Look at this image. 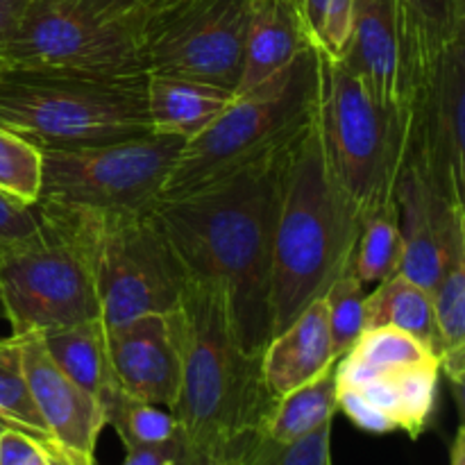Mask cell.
<instances>
[{"mask_svg": "<svg viewBox=\"0 0 465 465\" xmlns=\"http://www.w3.org/2000/svg\"><path fill=\"white\" fill-rule=\"evenodd\" d=\"M393 3L400 30V107L409 121L448 45L465 35V0Z\"/></svg>", "mask_w": 465, "mask_h": 465, "instance_id": "17", "label": "cell"}, {"mask_svg": "<svg viewBox=\"0 0 465 465\" xmlns=\"http://www.w3.org/2000/svg\"><path fill=\"white\" fill-rule=\"evenodd\" d=\"M68 3L100 18H130L139 9L141 0H68Z\"/></svg>", "mask_w": 465, "mask_h": 465, "instance_id": "36", "label": "cell"}, {"mask_svg": "<svg viewBox=\"0 0 465 465\" xmlns=\"http://www.w3.org/2000/svg\"><path fill=\"white\" fill-rule=\"evenodd\" d=\"M307 45L312 41L304 35L295 0H250L236 95L284 71Z\"/></svg>", "mask_w": 465, "mask_h": 465, "instance_id": "20", "label": "cell"}, {"mask_svg": "<svg viewBox=\"0 0 465 465\" xmlns=\"http://www.w3.org/2000/svg\"><path fill=\"white\" fill-rule=\"evenodd\" d=\"M184 3H193V0H141L139 9L134 12V18L136 23H139V18L150 16V14L154 12H162V9L175 7V5H184Z\"/></svg>", "mask_w": 465, "mask_h": 465, "instance_id": "39", "label": "cell"}, {"mask_svg": "<svg viewBox=\"0 0 465 465\" xmlns=\"http://www.w3.org/2000/svg\"><path fill=\"white\" fill-rule=\"evenodd\" d=\"M439 381V361L377 372L361 384L336 389V404L359 430L371 434L404 431L418 439L434 416Z\"/></svg>", "mask_w": 465, "mask_h": 465, "instance_id": "15", "label": "cell"}, {"mask_svg": "<svg viewBox=\"0 0 465 465\" xmlns=\"http://www.w3.org/2000/svg\"><path fill=\"white\" fill-rule=\"evenodd\" d=\"M53 361L75 381L77 386L94 395L100 407L121 391L107 352V327L103 318L75 322L39 331ZM104 413V411H103Z\"/></svg>", "mask_w": 465, "mask_h": 465, "instance_id": "23", "label": "cell"}, {"mask_svg": "<svg viewBox=\"0 0 465 465\" xmlns=\"http://www.w3.org/2000/svg\"><path fill=\"white\" fill-rule=\"evenodd\" d=\"M18 345L27 389L48 430L50 443L77 457H95L100 431L107 427L98 400L53 361L39 331L21 334Z\"/></svg>", "mask_w": 465, "mask_h": 465, "instance_id": "14", "label": "cell"}, {"mask_svg": "<svg viewBox=\"0 0 465 465\" xmlns=\"http://www.w3.org/2000/svg\"><path fill=\"white\" fill-rule=\"evenodd\" d=\"M184 450V436L175 434L166 443L141 445V448H127L123 465H175Z\"/></svg>", "mask_w": 465, "mask_h": 465, "instance_id": "34", "label": "cell"}, {"mask_svg": "<svg viewBox=\"0 0 465 465\" xmlns=\"http://www.w3.org/2000/svg\"><path fill=\"white\" fill-rule=\"evenodd\" d=\"M363 218L325 163L316 125L284 157L271 252V336L352 268Z\"/></svg>", "mask_w": 465, "mask_h": 465, "instance_id": "3", "label": "cell"}, {"mask_svg": "<svg viewBox=\"0 0 465 465\" xmlns=\"http://www.w3.org/2000/svg\"><path fill=\"white\" fill-rule=\"evenodd\" d=\"M336 404V363L309 384L291 391L284 398L275 400L263 425V434L272 443L289 445L304 439L318 427L334 420Z\"/></svg>", "mask_w": 465, "mask_h": 465, "instance_id": "25", "label": "cell"}, {"mask_svg": "<svg viewBox=\"0 0 465 465\" xmlns=\"http://www.w3.org/2000/svg\"><path fill=\"white\" fill-rule=\"evenodd\" d=\"M184 141L150 134L82 148H44V177L36 203L86 212L150 209L166 186Z\"/></svg>", "mask_w": 465, "mask_h": 465, "instance_id": "9", "label": "cell"}, {"mask_svg": "<svg viewBox=\"0 0 465 465\" xmlns=\"http://www.w3.org/2000/svg\"><path fill=\"white\" fill-rule=\"evenodd\" d=\"M250 0H193L139 18L145 73L213 82L236 94Z\"/></svg>", "mask_w": 465, "mask_h": 465, "instance_id": "11", "label": "cell"}, {"mask_svg": "<svg viewBox=\"0 0 465 465\" xmlns=\"http://www.w3.org/2000/svg\"><path fill=\"white\" fill-rule=\"evenodd\" d=\"M318 50L307 45L284 71L239 94L200 136L186 141L157 200L177 198L282 153L313 123Z\"/></svg>", "mask_w": 465, "mask_h": 465, "instance_id": "4", "label": "cell"}, {"mask_svg": "<svg viewBox=\"0 0 465 465\" xmlns=\"http://www.w3.org/2000/svg\"><path fill=\"white\" fill-rule=\"evenodd\" d=\"M145 77L86 80L0 71V125L44 148H82L153 132Z\"/></svg>", "mask_w": 465, "mask_h": 465, "instance_id": "7", "label": "cell"}, {"mask_svg": "<svg viewBox=\"0 0 465 465\" xmlns=\"http://www.w3.org/2000/svg\"><path fill=\"white\" fill-rule=\"evenodd\" d=\"M180 352V393L173 407L182 436L221 452L263 431L275 400L262 380V354L241 341L225 289L186 277L168 312Z\"/></svg>", "mask_w": 465, "mask_h": 465, "instance_id": "2", "label": "cell"}, {"mask_svg": "<svg viewBox=\"0 0 465 465\" xmlns=\"http://www.w3.org/2000/svg\"><path fill=\"white\" fill-rule=\"evenodd\" d=\"M0 318H5V309H3V300H0Z\"/></svg>", "mask_w": 465, "mask_h": 465, "instance_id": "41", "label": "cell"}, {"mask_svg": "<svg viewBox=\"0 0 465 465\" xmlns=\"http://www.w3.org/2000/svg\"><path fill=\"white\" fill-rule=\"evenodd\" d=\"M0 71L86 80L148 75L134 16L100 18L68 0H27L0 48Z\"/></svg>", "mask_w": 465, "mask_h": 465, "instance_id": "8", "label": "cell"}, {"mask_svg": "<svg viewBox=\"0 0 465 465\" xmlns=\"http://www.w3.org/2000/svg\"><path fill=\"white\" fill-rule=\"evenodd\" d=\"M452 203L465 207V35L440 57L411 109V150Z\"/></svg>", "mask_w": 465, "mask_h": 465, "instance_id": "12", "label": "cell"}, {"mask_svg": "<svg viewBox=\"0 0 465 465\" xmlns=\"http://www.w3.org/2000/svg\"><path fill=\"white\" fill-rule=\"evenodd\" d=\"M91 262L104 327L175 309L186 272L153 207L141 212H86Z\"/></svg>", "mask_w": 465, "mask_h": 465, "instance_id": "10", "label": "cell"}, {"mask_svg": "<svg viewBox=\"0 0 465 465\" xmlns=\"http://www.w3.org/2000/svg\"><path fill=\"white\" fill-rule=\"evenodd\" d=\"M313 125L331 177L361 218L393 207L411 125L404 114L377 103L341 59L321 50Z\"/></svg>", "mask_w": 465, "mask_h": 465, "instance_id": "5", "label": "cell"}, {"mask_svg": "<svg viewBox=\"0 0 465 465\" xmlns=\"http://www.w3.org/2000/svg\"><path fill=\"white\" fill-rule=\"evenodd\" d=\"M48 443L27 431L5 427L0 434V465H48Z\"/></svg>", "mask_w": 465, "mask_h": 465, "instance_id": "32", "label": "cell"}, {"mask_svg": "<svg viewBox=\"0 0 465 465\" xmlns=\"http://www.w3.org/2000/svg\"><path fill=\"white\" fill-rule=\"evenodd\" d=\"M331 422L295 443H272L263 431L245 439L236 465H331Z\"/></svg>", "mask_w": 465, "mask_h": 465, "instance_id": "31", "label": "cell"}, {"mask_svg": "<svg viewBox=\"0 0 465 465\" xmlns=\"http://www.w3.org/2000/svg\"><path fill=\"white\" fill-rule=\"evenodd\" d=\"M0 422L48 443L50 434L35 407L23 372L18 336L0 339Z\"/></svg>", "mask_w": 465, "mask_h": 465, "instance_id": "28", "label": "cell"}, {"mask_svg": "<svg viewBox=\"0 0 465 465\" xmlns=\"http://www.w3.org/2000/svg\"><path fill=\"white\" fill-rule=\"evenodd\" d=\"M450 465H465V430L459 425L454 434L452 445H450Z\"/></svg>", "mask_w": 465, "mask_h": 465, "instance_id": "40", "label": "cell"}, {"mask_svg": "<svg viewBox=\"0 0 465 465\" xmlns=\"http://www.w3.org/2000/svg\"><path fill=\"white\" fill-rule=\"evenodd\" d=\"M103 411L104 420L116 430L125 450L166 443L173 436L180 434V425H177L173 411L157 407V404L143 402L139 398H132L123 389L109 400Z\"/></svg>", "mask_w": 465, "mask_h": 465, "instance_id": "27", "label": "cell"}, {"mask_svg": "<svg viewBox=\"0 0 465 465\" xmlns=\"http://www.w3.org/2000/svg\"><path fill=\"white\" fill-rule=\"evenodd\" d=\"M39 232L0 248V300L12 336L103 318L84 213L36 203Z\"/></svg>", "mask_w": 465, "mask_h": 465, "instance_id": "6", "label": "cell"}, {"mask_svg": "<svg viewBox=\"0 0 465 465\" xmlns=\"http://www.w3.org/2000/svg\"><path fill=\"white\" fill-rule=\"evenodd\" d=\"M25 5L27 0H0V48H3L5 39H7L9 32L14 30V25L21 18Z\"/></svg>", "mask_w": 465, "mask_h": 465, "instance_id": "37", "label": "cell"}, {"mask_svg": "<svg viewBox=\"0 0 465 465\" xmlns=\"http://www.w3.org/2000/svg\"><path fill=\"white\" fill-rule=\"evenodd\" d=\"M395 203L404 241L400 272L431 291L440 275L450 239L465 227V207L445 195L413 154H409L400 171Z\"/></svg>", "mask_w": 465, "mask_h": 465, "instance_id": "13", "label": "cell"}, {"mask_svg": "<svg viewBox=\"0 0 465 465\" xmlns=\"http://www.w3.org/2000/svg\"><path fill=\"white\" fill-rule=\"evenodd\" d=\"M289 148L225 180L153 204L154 221L186 277L225 289L236 330L252 354H262L271 339L272 230Z\"/></svg>", "mask_w": 465, "mask_h": 465, "instance_id": "1", "label": "cell"}, {"mask_svg": "<svg viewBox=\"0 0 465 465\" xmlns=\"http://www.w3.org/2000/svg\"><path fill=\"white\" fill-rule=\"evenodd\" d=\"M339 361L331 348L325 300L309 304L262 350V380L272 400L309 384Z\"/></svg>", "mask_w": 465, "mask_h": 465, "instance_id": "19", "label": "cell"}, {"mask_svg": "<svg viewBox=\"0 0 465 465\" xmlns=\"http://www.w3.org/2000/svg\"><path fill=\"white\" fill-rule=\"evenodd\" d=\"M5 427H7V425H5V422H0V434H3V430H5Z\"/></svg>", "mask_w": 465, "mask_h": 465, "instance_id": "42", "label": "cell"}, {"mask_svg": "<svg viewBox=\"0 0 465 465\" xmlns=\"http://www.w3.org/2000/svg\"><path fill=\"white\" fill-rule=\"evenodd\" d=\"M107 352L127 395L173 411L180 393V352L168 313H145L107 327Z\"/></svg>", "mask_w": 465, "mask_h": 465, "instance_id": "16", "label": "cell"}, {"mask_svg": "<svg viewBox=\"0 0 465 465\" xmlns=\"http://www.w3.org/2000/svg\"><path fill=\"white\" fill-rule=\"evenodd\" d=\"M39 232L35 204H23L0 193V248L32 239Z\"/></svg>", "mask_w": 465, "mask_h": 465, "instance_id": "33", "label": "cell"}, {"mask_svg": "<svg viewBox=\"0 0 465 465\" xmlns=\"http://www.w3.org/2000/svg\"><path fill=\"white\" fill-rule=\"evenodd\" d=\"M50 450V463L48 465H98L95 463V457H77V454L66 452V450L57 448L54 443L48 440Z\"/></svg>", "mask_w": 465, "mask_h": 465, "instance_id": "38", "label": "cell"}, {"mask_svg": "<svg viewBox=\"0 0 465 465\" xmlns=\"http://www.w3.org/2000/svg\"><path fill=\"white\" fill-rule=\"evenodd\" d=\"M44 157L41 148L0 125V193L23 204H36L41 195Z\"/></svg>", "mask_w": 465, "mask_h": 465, "instance_id": "29", "label": "cell"}, {"mask_svg": "<svg viewBox=\"0 0 465 465\" xmlns=\"http://www.w3.org/2000/svg\"><path fill=\"white\" fill-rule=\"evenodd\" d=\"M439 331L440 375L452 384L461 404L465 380V227L454 232L445 248L440 275L431 289Z\"/></svg>", "mask_w": 465, "mask_h": 465, "instance_id": "22", "label": "cell"}, {"mask_svg": "<svg viewBox=\"0 0 465 465\" xmlns=\"http://www.w3.org/2000/svg\"><path fill=\"white\" fill-rule=\"evenodd\" d=\"M322 300L327 304L331 348H334L336 359H341L352 350V345L366 330V286L357 280L350 268L327 289Z\"/></svg>", "mask_w": 465, "mask_h": 465, "instance_id": "30", "label": "cell"}, {"mask_svg": "<svg viewBox=\"0 0 465 465\" xmlns=\"http://www.w3.org/2000/svg\"><path fill=\"white\" fill-rule=\"evenodd\" d=\"M375 327H395L407 331L420 339L439 357V331L431 291L404 277L400 271L366 293V330Z\"/></svg>", "mask_w": 465, "mask_h": 465, "instance_id": "24", "label": "cell"}, {"mask_svg": "<svg viewBox=\"0 0 465 465\" xmlns=\"http://www.w3.org/2000/svg\"><path fill=\"white\" fill-rule=\"evenodd\" d=\"M243 443L245 439L239 440V443L230 445L227 450H221V452H207V450L195 448V445H191L189 440L184 439V450H182L180 459H177L175 465H236L239 463V454H241V448H243Z\"/></svg>", "mask_w": 465, "mask_h": 465, "instance_id": "35", "label": "cell"}, {"mask_svg": "<svg viewBox=\"0 0 465 465\" xmlns=\"http://www.w3.org/2000/svg\"><path fill=\"white\" fill-rule=\"evenodd\" d=\"M339 59L377 103L404 114L400 107V30L393 0H354L352 30Z\"/></svg>", "mask_w": 465, "mask_h": 465, "instance_id": "18", "label": "cell"}, {"mask_svg": "<svg viewBox=\"0 0 465 465\" xmlns=\"http://www.w3.org/2000/svg\"><path fill=\"white\" fill-rule=\"evenodd\" d=\"M234 98V91L213 82L159 73L145 77L150 127L157 134L180 136L184 143L203 134Z\"/></svg>", "mask_w": 465, "mask_h": 465, "instance_id": "21", "label": "cell"}, {"mask_svg": "<svg viewBox=\"0 0 465 465\" xmlns=\"http://www.w3.org/2000/svg\"><path fill=\"white\" fill-rule=\"evenodd\" d=\"M402 252L404 241L400 232L398 203H395L393 207L380 209L363 218L352 272L363 286L380 284L381 280L400 271Z\"/></svg>", "mask_w": 465, "mask_h": 465, "instance_id": "26", "label": "cell"}]
</instances>
